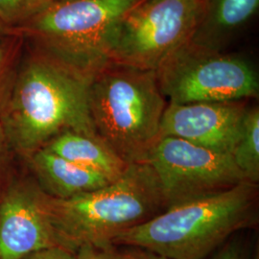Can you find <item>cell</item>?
<instances>
[{"instance_id":"cell-1","label":"cell","mask_w":259,"mask_h":259,"mask_svg":"<svg viewBox=\"0 0 259 259\" xmlns=\"http://www.w3.org/2000/svg\"><path fill=\"white\" fill-rule=\"evenodd\" d=\"M90 82L31 50L19 63L0 109L10 148L28 159L58 136L73 132L98 138L89 107Z\"/></svg>"},{"instance_id":"cell-2","label":"cell","mask_w":259,"mask_h":259,"mask_svg":"<svg viewBox=\"0 0 259 259\" xmlns=\"http://www.w3.org/2000/svg\"><path fill=\"white\" fill-rule=\"evenodd\" d=\"M258 185L243 182L219 194L169 207L115 236V247L148 250L168 259H204L235 232L257 223Z\"/></svg>"},{"instance_id":"cell-3","label":"cell","mask_w":259,"mask_h":259,"mask_svg":"<svg viewBox=\"0 0 259 259\" xmlns=\"http://www.w3.org/2000/svg\"><path fill=\"white\" fill-rule=\"evenodd\" d=\"M47 206L63 247L73 252L83 245L109 249L121 232L166 209L157 177L145 162L130 164L115 182L84 194L65 200L47 195Z\"/></svg>"},{"instance_id":"cell-4","label":"cell","mask_w":259,"mask_h":259,"mask_svg":"<svg viewBox=\"0 0 259 259\" xmlns=\"http://www.w3.org/2000/svg\"><path fill=\"white\" fill-rule=\"evenodd\" d=\"M166 99L156 72L109 62L89 84L98 138L127 163H143L158 139Z\"/></svg>"},{"instance_id":"cell-5","label":"cell","mask_w":259,"mask_h":259,"mask_svg":"<svg viewBox=\"0 0 259 259\" xmlns=\"http://www.w3.org/2000/svg\"><path fill=\"white\" fill-rule=\"evenodd\" d=\"M142 0H52L15 30L32 50L90 83L108 61L121 19Z\"/></svg>"},{"instance_id":"cell-6","label":"cell","mask_w":259,"mask_h":259,"mask_svg":"<svg viewBox=\"0 0 259 259\" xmlns=\"http://www.w3.org/2000/svg\"><path fill=\"white\" fill-rule=\"evenodd\" d=\"M205 0H142L121 19L108 61L156 71L193 36Z\"/></svg>"},{"instance_id":"cell-7","label":"cell","mask_w":259,"mask_h":259,"mask_svg":"<svg viewBox=\"0 0 259 259\" xmlns=\"http://www.w3.org/2000/svg\"><path fill=\"white\" fill-rule=\"evenodd\" d=\"M155 72L160 92L173 104L245 101L258 97V74L247 60L189 41Z\"/></svg>"},{"instance_id":"cell-8","label":"cell","mask_w":259,"mask_h":259,"mask_svg":"<svg viewBox=\"0 0 259 259\" xmlns=\"http://www.w3.org/2000/svg\"><path fill=\"white\" fill-rule=\"evenodd\" d=\"M144 162L157 177L166 209L222 193L246 181L231 155L173 137L158 139Z\"/></svg>"},{"instance_id":"cell-9","label":"cell","mask_w":259,"mask_h":259,"mask_svg":"<svg viewBox=\"0 0 259 259\" xmlns=\"http://www.w3.org/2000/svg\"><path fill=\"white\" fill-rule=\"evenodd\" d=\"M63 247L47 210V195L36 183L19 182L0 193V259Z\"/></svg>"},{"instance_id":"cell-10","label":"cell","mask_w":259,"mask_h":259,"mask_svg":"<svg viewBox=\"0 0 259 259\" xmlns=\"http://www.w3.org/2000/svg\"><path fill=\"white\" fill-rule=\"evenodd\" d=\"M248 109L244 101L169 103L160 122L158 139L179 138L232 155Z\"/></svg>"},{"instance_id":"cell-11","label":"cell","mask_w":259,"mask_h":259,"mask_svg":"<svg viewBox=\"0 0 259 259\" xmlns=\"http://www.w3.org/2000/svg\"><path fill=\"white\" fill-rule=\"evenodd\" d=\"M38 187L51 198L65 200L110 185L107 178L42 148L27 159Z\"/></svg>"},{"instance_id":"cell-12","label":"cell","mask_w":259,"mask_h":259,"mask_svg":"<svg viewBox=\"0 0 259 259\" xmlns=\"http://www.w3.org/2000/svg\"><path fill=\"white\" fill-rule=\"evenodd\" d=\"M259 0H205L204 11L189 42L219 51L225 41L258 9Z\"/></svg>"},{"instance_id":"cell-13","label":"cell","mask_w":259,"mask_h":259,"mask_svg":"<svg viewBox=\"0 0 259 259\" xmlns=\"http://www.w3.org/2000/svg\"><path fill=\"white\" fill-rule=\"evenodd\" d=\"M45 148L79 166L102 175L111 183L123 176L130 166L97 137L66 132L49 142Z\"/></svg>"},{"instance_id":"cell-14","label":"cell","mask_w":259,"mask_h":259,"mask_svg":"<svg viewBox=\"0 0 259 259\" xmlns=\"http://www.w3.org/2000/svg\"><path fill=\"white\" fill-rule=\"evenodd\" d=\"M246 181L258 185L259 110L249 108L245 114L239 138L231 155Z\"/></svg>"},{"instance_id":"cell-15","label":"cell","mask_w":259,"mask_h":259,"mask_svg":"<svg viewBox=\"0 0 259 259\" xmlns=\"http://www.w3.org/2000/svg\"><path fill=\"white\" fill-rule=\"evenodd\" d=\"M24 41L16 32L0 37V109L17 73Z\"/></svg>"},{"instance_id":"cell-16","label":"cell","mask_w":259,"mask_h":259,"mask_svg":"<svg viewBox=\"0 0 259 259\" xmlns=\"http://www.w3.org/2000/svg\"><path fill=\"white\" fill-rule=\"evenodd\" d=\"M47 3V0H0V21L15 31Z\"/></svg>"},{"instance_id":"cell-17","label":"cell","mask_w":259,"mask_h":259,"mask_svg":"<svg viewBox=\"0 0 259 259\" xmlns=\"http://www.w3.org/2000/svg\"><path fill=\"white\" fill-rule=\"evenodd\" d=\"M204 259H248V254L239 240H228Z\"/></svg>"},{"instance_id":"cell-18","label":"cell","mask_w":259,"mask_h":259,"mask_svg":"<svg viewBox=\"0 0 259 259\" xmlns=\"http://www.w3.org/2000/svg\"><path fill=\"white\" fill-rule=\"evenodd\" d=\"M118 249L114 246L113 253L116 259H168L153 251L137 247L120 246Z\"/></svg>"},{"instance_id":"cell-19","label":"cell","mask_w":259,"mask_h":259,"mask_svg":"<svg viewBox=\"0 0 259 259\" xmlns=\"http://www.w3.org/2000/svg\"><path fill=\"white\" fill-rule=\"evenodd\" d=\"M114 246L101 249L91 245H83L75 251L76 259H116L113 253Z\"/></svg>"},{"instance_id":"cell-20","label":"cell","mask_w":259,"mask_h":259,"mask_svg":"<svg viewBox=\"0 0 259 259\" xmlns=\"http://www.w3.org/2000/svg\"><path fill=\"white\" fill-rule=\"evenodd\" d=\"M22 259H76L75 252L62 247L37 250Z\"/></svg>"},{"instance_id":"cell-21","label":"cell","mask_w":259,"mask_h":259,"mask_svg":"<svg viewBox=\"0 0 259 259\" xmlns=\"http://www.w3.org/2000/svg\"><path fill=\"white\" fill-rule=\"evenodd\" d=\"M8 141L3 133V130L0 126V191L3 185L4 176L7 171V163H8V151L10 150Z\"/></svg>"},{"instance_id":"cell-22","label":"cell","mask_w":259,"mask_h":259,"mask_svg":"<svg viewBox=\"0 0 259 259\" xmlns=\"http://www.w3.org/2000/svg\"><path fill=\"white\" fill-rule=\"evenodd\" d=\"M15 31L11 30L10 28L5 26L1 21H0V37H3V36H6V35H10L12 33H14Z\"/></svg>"},{"instance_id":"cell-23","label":"cell","mask_w":259,"mask_h":259,"mask_svg":"<svg viewBox=\"0 0 259 259\" xmlns=\"http://www.w3.org/2000/svg\"><path fill=\"white\" fill-rule=\"evenodd\" d=\"M47 3H48V2H50V1H52V0H47Z\"/></svg>"}]
</instances>
